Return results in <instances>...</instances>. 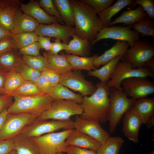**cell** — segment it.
Wrapping results in <instances>:
<instances>
[{"instance_id":"cell-1","label":"cell","mask_w":154,"mask_h":154,"mask_svg":"<svg viewBox=\"0 0 154 154\" xmlns=\"http://www.w3.org/2000/svg\"><path fill=\"white\" fill-rule=\"evenodd\" d=\"M74 13L75 34L91 43L103 28L94 9L83 0H70Z\"/></svg>"},{"instance_id":"cell-2","label":"cell","mask_w":154,"mask_h":154,"mask_svg":"<svg viewBox=\"0 0 154 154\" xmlns=\"http://www.w3.org/2000/svg\"><path fill=\"white\" fill-rule=\"evenodd\" d=\"M95 92L90 96L83 97L80 105L83 110L81 118L105 123L108 121L110 102L109 97L110 87L101 82L95 85Z\"/></svg>"},{"instance_id":"cell-3","label":"cell","mask_w":154,"mask_h":154,"mask_svg":"<svg viewBox=\"0 0 154 154\" xmlns=\"http://www.w3.org/2000/svg\"><path fill=\"white\" fill-rule=\"evenodd\" d=\"M13 97L14 101L7 109L8 114H27L34 115L37 118L50 107L53 101L50 96L45 94Z\"/></svg>"},{"instance_id":"cell-4","label":"cell","mask_w":154,"mask_h":154,"mask_svg":"<svg viewBox=\"0 0 154 154\" xmlns=\"http://www.w3.org/2000/svg\"><path fill=\"white\" fill-rule=\"evenodd\" d=\"M110 105L108 117L110 133L116 130L122 116L133 106L137 100L129 98L122 90L110 87L109 95Z\"/></svg>"},{"instance_id":"cell-5","label":"cell","mask_w":154,"mask_h":154,"mask_svg":"<svg viewBox=\"0 0 154 154\" xmlns=\"http://www.w3.org/2000/svg\"><path fill=\"white\" fill-rule=\"evenodd\" d=\"M72 129L28 138L36 147L40 154H57L66 152L68 146L65 141Z\"/></svg>"},{"instance_id":"cell-6","label":"cell","mask_w":154,"mask_h":154,"mask_svg":"<svg viewBox=\"0 0 154 154\" xmlns=\"http://www.w3.org/2000/svg\"><path fill=\"white\" fill-rule=\"evenodd\" d=\"M83 110L80 104L72 100H53L50 107L38 117L36 120L52 119L65 120L74 115H80Z\"/></svg>"},{"instance_id":"cell-7","label":"cell","mask_w":154,"mask_h":154,"mask_svg":"<svg viewBox=\"0 0 154 154\" xmlns=\"http://www.w3.org/2000/svg\"><path fill=\"white\" fill-rule=\"evenodd\" d=\"M154 56V43L146 39H139L128 48L121 61L129 63L133 68L136 69L142 67Z\"/></svg>"},{"instance_id":"cell-8","label":"cell","mask_w":154,"mask_h":154,"mask_svg":"<svg viewBox=\"0 0 154 154\" xmlns=\"http://www.w3.org/2000/svg\"><path fill=\"white\" fill-rule=\"evenodd\" d=\"M74 128V121L70 119L50 121L35 120L24 127L20 134L30 138L39 136L61 129L65 130Z\"/></svg>"},{"instance_id":"cell-9","label":"cell","mask_w":154,"mask_h":154,"mask_svg":"<svg viewBox=\"0 0 154 154\" xmlns=\"http://www.w3.org/2000/svg\"><path fill=\"white\" fill-rule=\"evenodd\" d=\"M149 77L154 78L152 74L145 67L142 66L136 69L133 68L131 64L125 61H120L116 65L106 83L110 87H114L119 90H122L121 83L123 80L131 77Z\"/></svg>"},{"instance_id":"cell-10","label":"cell","mask_w":154,"mask_h":154,"mask_svg":"<svg viewBox=\"0 0 154 154\" xmlns=\"http://www.w3.org/2000/svg\"><path fill=\"white\" fill-rule=\"evenodd\" d=\"M37 118L27 114L8 113L0 131V140L14 139L24 127L34 121Z\"/></svg>"},{"instance_id":"cell-11","label":"cell","mask_w":154,"mask_h":154,"mask_svg":"<svg viewBox=\"0 0 154 154\" xmlns=\"http://www.w3.org/2000/svg\"><path fill=\"white\" fill-rule=\"evenodd\" d=\"M130 26H114L103 28L97 34L95 39L92 42L93 46L97 42L103 39H112L127 42L132 46L141 37L138 32L131 29Z\"/></svg>"},{"instance_id":"cell-12","label":"cell","mask_w":154,"mask_h":154,"mask_svg":"<svg viewBox=\"0 0 154 154\" xmlns=\"http://www.w3.org/2000/svg\"><path fill=\"white\" fill-rule=\"evenodd\" d=\"M123 91L127 97L137 100L154 93V82L147 77H131L122 80Z\"/></svg>"},{"instance_id":"cell-13","label":"cell","mask_w":154,"mask_h":154,"mask_svg":"<svg viewBox=\"0 0 154 154\" xmlns=\"http://www.w3.org/2000/svg\"><path fill=\"white\" fill-rule=\"evenodd\" d=\"M60 83L79 92L84 97L92 95L97 89L92 82L85 79L81 70L71 71L61 75Z\"/></svg>"},{"instance_id":"cell-14","label":"cell","mask_w":154,"mask_h":154,"mask_svg":"<svg viewBox=\"0 0 154 154\" xmlns=\"http://www.w3.org/2000/svg\"><path fill=\"white\" fill-rule=\"evenodd\" d=\"M74 122V128L93 138L101 144L110 137L109 133L101 127L98 121L88 120L76 116Z\"/></svg>"},{"instance_id":"cell-15","label":"cell","mask_w":154,"mask_h":154,"mask_svg":"<svg viewBox=\"0 0 154 154\" xmlns=\"http://www.w3.org/2000/svg\"><path fill=\"white\" fill-rule=\"evenodd\" d=\"M34 32L38 36L53 37L68 44L69 38L75 34L74 28L55 23L49 25L39 24Z\"/></svg>"},{"instance_id":"cell-16","label":"cell","mask_w":154,"mask_h":154,"mask_svg":"<svg viewBox=\"0 0 154 154\" xmlns=\"http://www.w3.org/2000/svg\"><path fill=\"white\" fill-rule=\"evenodd\" d=\"M122 121V131L124 135L129 140L137 143L139 142L140 129L143 123L141 117L133 107L124 115Z\"/></svg>"},{"instance_id":"cell-17","label":"cell","mask_w":154,"mask_h":154,"mask_svg":"<svg viewBox=\"0 0 154 154\" xmlns=\"http://www.w3.org/2000/svg\"><path fill=\"white\" fill-rule=\"evenodd\" d=\"M20 9L23 13L34 18L39 24L49 25L59 22L56 17L48 14L41 7L38 2L35 1L31 0L26 4L21 3Z\"/></svg>"},{"instance_id":"cell-18","label":"cell","mask_w":154,"mask_h":154,"mask_svg":"<svg viewBox=\"0 0 154 154\" xmlns=\"http://www.w3.org/2000/svg\"><path fill=\"white\" fill-rule=\"evenodd\" d=\"M21 3L19 0H0V24L10 32L13 28L14 16L20 9Z\"/></svg>"},{"instance_id":"cell-19","label":"cell","mask_w":154,"mask_h":154,"mask_svg":"<svg viewBox=\"0 0 154 154\" xmlns=\"http://www.w3.org/2000/svg\"><path fill=\"white\" fill-rule=\"evenodd\" d=\"M65 143L67 146H75L96 151L101 144L95 139L75 129H72Z\"/></svg>"},{"instance_id":"cell-20","label":"cell","mask_w":154,"mask_h":154,"mask_svg":"<svg viewBox=\"0 0 154 154\" xmlns=\"http://www.w3.org/2000/svg\"><path fill=\"white\" fill-rule=\"evenodd\" d=\"M39 24L34 18L23 13L19 9L14 16L13 28L11 32L13 35L34 32Z\"/></svg>"},{"instance_id":"cell-21","label":"cell","mask_w":154,"mask_h":154,"mask_svg":"<svg viewBox=\"0 0 154 154\" xmlns=\"http://www.w3.org/2000/svg\"><path fill=\"white\" fill-rule=\"evenodd\" d=\"M129 46V44L126 41L117 40L111 48L96 59L94 66L98 69L100 66L105 65L118 56L122 57Z\"/></svg>"},{"instance_id":"cell-22","label":"cell","mask_w":154,"mask_h":154,"mask_svg":"<svg viewBox=\"0 0 154 154\" xmlns=\"http://www.w3.org/2000/svg\"><path fill=\"white\" fill-rule=\"evenodd\" d=\"M67 44L65 50L67 54H74L82 57L90 56L92 49L91 42L75 34Z\"/></svg>"},{"instance_id":"cell-23","label":"cell","mask_w":154,"mask_h":154,"mask_svg":"<svg viewBox=\"0 0 154 154\" xmlns=\"http://www.w3.org/2000/svg\"><path fill=\"white\" fill-rule=\"evenodd\" d=\"M147 14L141 6L135 9L126 10L115 20L111 21L108 26L119 23H123L125 26H131L147 17Z\"/></svg>"},{"instance_id":"cell-24","label":"cell","mask_w":154,"mask_h":154,"mask_svg":"<svg viewBox=\"0 0 154 154\" xmlns=\"http://www.w3.org/2000/svg\"><path fill=\"white\" fill-rule=\"evenodd\" d=\"M65 55L74 71L84 70L90 71L97 69L94 64L95 60L99 56L97 54L88 57L69 54H65Z\"/></svg>"},{"instance_id":"cell-25","label":"cell","mask_w":154,"mask_h":154,"mask_svg":"<svg viewBox=\"0 0 154 154\" xmlns=\"http://www.w3.org/2000/svg\"><path fill=\"white\" fill-rule=\"evenodd\" d=\"M141 117L142 123L146 124L154 117V98H144L137 100L133 107Z\"/></svg>"},{"instance_id":"cell-26","label":"cell","mask_w":154,"mask_h":154,"mask_svg":"<svg viewBox=\"0 0 154 154\" xmlns=\"http://www.w3.org/2000/svg\"><path fill=\"white\" fill-rule=\"evenodd\" d=\"M134 0H117L113 5L99 13L98 14L103 28L108 26L112 18L122 9L132 4Z\"/></svg>"},{"instance_id":"cell-27","label":"cell","mask_w":154,"mask_h":154,"mask_svg":"<svg viewBox=\"0 0 154 154\" xmlns=\"http://www.w3.org/2000/svg\"><path fill=\"white\" fill-rule=\"evenodd\" d=\"M44 56L47 58L50 69L60 75L72 71V68L67 61L63 52L60 54L52 55L48 52H44Z\"/></svg>"},{"instance_id":"cell-28","label":"cell","mask_w":154,"mask_h":154,"mask_svg":"<svg viewBox=\"0 0 154 154\" xmlns=\"http://www.w3.org/2000/svg\"><path fill=\"white\" fill-rule=\"evenodd\" d=\"M18 49L12 50L0 55V68L8 72L16 69L24 62L22 55Z\"/></svg>"},{"instance_id":"cell-29","label":"cell","mask_w":154,"mask_h":154,"mask_svg":"<svg viewBox=\"0 0 154 154\" xmlns=\"http://www.w3.org/2000/svg\"><path fill=\"white\" fill-rule=\"evenodd\" d=\"M48 95L53 100H72L80 104L83 100V96L81 95L74 93L60 83L53 87Z\"/></svg>"},{"instance_id":"cell-30","label":"cell","mask_w":154,"mask_h":154,"mask_svg":"<svg viewBox=\"0 0 154 154\" xmlns=\"http://www.w3.org/2000/svg\"><path fill=\"white\" fill-rule=\"evenodd\" d=\"M52 1L65 25L71 27L74 26V11L70 0H53Z\"/></svg>"},{"instance_id":"cell-31","label":"cell","mask_w":154,"mask_h":154,"mask_svg":"<svg viewBox=\"0 0 154 154\" xmlns=\"http://www.w3.org/2000/svg\"><path fill=\"white\" fill-rule=\"evenodd\" d=\"M13 150L17 154H40L29 138L20 134L13 139Z\"/></svg>"},{"instance_id":"cell-32","label":"cell","mask_w":154,"mask_h":154,"mask_svg":"<svg viewBox=\"0 0 154 154\" xmlns=\"http://www.w3.org/2000/svg\"><path fill=\"white\" fill-rule=\"evenodd\" d=\"M121 58L120 56H118L101 68L88 71V75L96 77L98 78L101 82L106 83L110 80L111 75L118 63L121 61Z\"/></svg>"},{"instance_id":"cell-33","label":"cell","mask_w":154,"mask_h":154,"mask_svg":"<svg viewBox=\"0 0 154 154\" xmlns=\"http://www.w3.org/2000/svg\"><path fill=\"white\" fill-rule=\"evenodd\" d=\"M125 141L120 136L110 137L101 144L96 151L97 154H118Z\"/></svg>"},{"instance_id":"cell-34","label":"cell","mask_w":154,"mask_h":154,"mask_svg":"<svg viewBox=\"0 0 154 154\" xmlns=\"http://www.w3.org/2000/svg\"><path fill=\"white\" fill-rule=\"evenodd\" d=\"M25 81L16 69L8 72L4 85L5 94L9 95L19 88Z\"/></svg>"},{"instance_id":"cell-35","label":"cell","mask_w":154,"mask_h":154,"mask_svg":"<svg viewBox=\"0 0 154 154\" xmlns=\"http://www.w3.org/2000/svg\"><path fill=\"white\" fill-rule=\"evenodd\" d=\"M43 94H45L39 90L35 82L25 80L19 88L9 95L13 97L14 96L27 97Z\"/></svg>"},{"instance_id":"cell-36","label":"cell","mask_w":154,"mask_h":154,"mask_svg":"<svg viewBox=\"0 0 154 154\" xmlns=\"http://www.w3.org/2000/svg\"><path fill=\"white\" fill-rule=\"evenodd\" d=\"M25 63L31 68L42 72L47 69H50V65L46 57L40 55L33 56L22 55Z\"/></svg>"},{"instance_id":"cell-37","label":"cell","mask_w":154,"mask_h":154,"mask_svg":"<svg viewBox=\"0 0 154 154\" xmlns=\"http://www.w3.org/2000/svg\"><path fill=\"white\" fill-rule=\"evenodd\" d=\"M38 36L34 32L23 33L12 35L13 42L18 49L38 42Z\"/></svg>"},{"instance_id":"cell-38","label":"cell","mask_w":154,"mask_h":154,"mask_svg":"<svg viewBox=\"0 0 154 154\" xmlns=\"http://www.w3.org/2000/svg\"><path fill=\"white\" fill-rule=\"evenodd\" d=\"M130 26L139 32L141 36L154 37V22L147 17Z\"/></svg>"},{"instance_id":"cell-39","label":"cell","mask_w":154,"mask_h":154,"mask_svg":"<svg viewBox=\"0 0 154 154\" xmlns=\"http://www.w3.org/2000/svg\"><path fill=\"white\" fill-rule=\"evenodd\" d=\"M16 70L27 81L36 82L41 75V72L27 65L24 61Z\"/></svg>"},{"instance_id":"cell-40","label":"cell","mask_w":154,"mask_h":154,"mask_svg":"<svg viewBox=\"0 0 154 154\" xmlns=\"http://www.w3.org/2000/svg\"><path fill=\"white\" fill-rule=\"evenodd\" d=\"M41 7L49 15L56 17L62 25L64 24L52 0H40L38 2Z\"/></svg>"},{"instance_id":"cell-41","label":"cell","mask_w":154,"mask_h":154,"mask_svg":"<svg viewBox=\"0 0 154 154\" xmlns=\"http://www.w3.org/2000/svg\"><path fill=\"white\" fill-rule=\"evenodd\" d=\"M138 5L143 7L150 19H154V0H135L133 3L129 6L130 9H132Z\"/></svg>"},{"instance_id":"cell-42","label":"cell","mask_w":154,"mask_h":154,"mask_svg":"<svg viewBox=\"0 0 154 154\" xmlns=\"http://www.w3.org/2000/svg\"><path fill=\"white\" fill-rule=\"evenodd\" d=\"M92 6L98 14L112 5L114 0H83Z\"/></svg>"},{"instance_id":"cell-43","label":"cell","mask_w":154,"mask_h":154,"mask_svg":"<svg viewBox=\"0 0 154 154\" xmlns=\"http://www.w3.org/2000/svg\"><path fill=\"white\" fill-rule=\"evenodd\" d=\"M40 48L38 42H36L19 49V51L22 55L35 56L40 55Z\"/></svg>"},{"instance_id":"cell-44","label":"cell","mask_w":154,"mask_h":154,"mask_svg":"<svg viewBox=\"0 0 154 154\" xmlns=\"http://www.w3.org/2000/svg\"><path fill=\"white\" fill-rule=\"evenodd\" d=\"M12 36H7L0 39V55L12 50L18 49L13 42Z\"/></svg>"},{"instance_id":"cell-45","label":"cell","mask_w":154,"mask_h":154,"mask_svg":"<svg viewBox=\"0 0 154 154\" xmlns=\"http://www.w3.org/2000/svg\"><path fill=\"white\" fill-rule=\"evenodd\" d=\"M51 85L54 87L60 83L61 75L50 69H47L41 72Z\"/></svg>"},{"instance_id":"cell-46","label":"cell","mask_w":154,"mask_h":154,"mask_svg":"<svg viewBox=\"0 0 154 154\" xmlns=\"http://www.w3.org/2000/svg\"><path fill=\"white\" fill-rule=\"evenodd\" d=\"M35 82L38 88L41 92L48 95L50 94L53 87L42 74Z\"/></svg>"},{"instance_id":"cell-47","label":"cell","mask_w":154,"mask_h":154,"mask_svg":"<svg viewBox=\"0 0 154 154\" xmlns=\"http://www.w3.org/2000/svg\"><path fill=\"white\" fill-rule=\"evenodd\" d=\"M66 152L67 154H97L96 151L72 145L67 146Z\"/></svg>"},{"instance_id":"cell-48","label":"cell","mask_w":154,"mask_h":154,"mask_svg":"<svg viewBox=\"0 0 154 154\" xmlns=\"http://www.w3.org/2000/svg\"><path fill=\"white\" fill-rule=\"evenodd\" d=\"M67 46V44L61 42L60 40L56 39L54 40V42L52 43L50 49L48 52L52 55L57 54L61 50H65Z\"/></svg>"},{"instance_id":"cell-49","label":"cell","mask_w":154,"mask_h":154,"mask_svg":"<svg viewBox=\"0 0 154 154\" xmlns=\"http://www.w3.org/2000/svg\"><path fill=\"white\" fill-rule=\"evenodd\" d=\"M13 147V139L0 140V154H8Z\"/></svg>"},{"instance_id":"cell-50","label":"cell","mask_w":154,"mask_h":154,"mask_svg":"<svg viewBox=\"0 0 154 154\" xmlns=\"http://www.w3.org/2000/svg\"><path fill=\"white\" fill-rule=\"evenodd\" d=\"M12 98L8 95L0 94V113L12 104Z\"/></svg>"},{"instance_id":"cell-51","label":"cell","mask_w":154,"mask_h":154,"mask_svg":"<svg viewBox=\"0 0 154 154\" xmlns=\"http://www.w3.org/2000/svg\"><path fill=\"white\" fill-rule=\"evenodd\" d=\"M51 39L50 37H47L38 36V42L40 48L46 51H49L52 44V43L50 41Z\"/></svg>"},{"instance_id":"cell-52","label":"cell","mask_w":154,"mask_h":154,"mask_svg":"<svg viewBox=\"0 0 154 154\" xmlns=\"http://www.w3.org/2000/svg\"><path fill=\"white\" fill-rule=\"evenodd\" d=\"M7 72L0 68V94H5L4 85Z\"/></svg>"},{"instance_id":"cell-53","label":"cell","mask_w":154,"mask_h":154,"mask_svg":"<svg viewBox=\"0 0 154 154\" xmlns=\"http://www.w3.org/2000/svg\"><path fill=\"white\" fill-rule=\"evenodd\" d=\"M143 66L146 68L152 74L154 75V57L145 62Z\"/></svg>"},{"instance_id":"cell-54","label":"cell","mask_w":154,"mask_h":154,"mask_svg":"<svg viewBox=\"0 0 154 154\" xmlns=\"http://www.w3.org/2000/svg\"><path fill=\"white\" fill-rule=\"evenodd\" d=\"M12 35L11 32L0 24V39L7 36Z\"/></svg>"},{"instance_id":"cell-55","label":"cell","mask_w":154,"mask_h":154,"mask_svg":"<svg viewBox=\"0 0 154 154\" xmlns=\"http://www.w3.org/2000/svg\"><path fill=\"white\" fill-rule=\"evenodd\" d=\"M8 114L7 109L4 110L0 113V131Z\"/></svg>"},{"instance_id":"cell-56","label":"cell","mask_w":154,"mask_h":154,"mask_svg":"<svg viewBox=\"0 0 154 154\" xmlns=\"http://www.w3.org/2000/svg\"><path fill=\"white\" fill-rule=\"evenodd\" d=\"M154 124V117H151L145 124L148 129L152 128Z\"/></svg>"},{"instance_id":"cell-57","label":"cell","mask_w":154,"mask_h":154,"mask_svg":"<svg viewBox=\"0 0 154 154\" xmlns=\"http://www.w3.org/2000/svg\"><path fill=\"white\" fill-rule=\"evenodd\" d=\"M8 154H17V153L15 150H13Z\"/></svg>"},{"instance_id":"cell-58","label":"cell","mask_w":154,"mask_h":154,"mask_svg":"<svg viewBox=\"0 0 154 154\" xmlns=\"http://www.w3.org/2000/svg\"><path fill=\"white\" fill-rule=\"evenodd\" d=\"M149 154H154V151H153L152 152L150 153Z\"/></svg>"},{"instance_id":"cell-59","label":"cell","mask_w":154,"mask_h":154,"mask_svg":"<svg viewBox=\"0 0 154 154\" xmlns=\"http://www.w3.org/2000/svg\"><path fill=\"white\" fill-rule=\"evenodd\" d=\"M57 154H63V153H58Z\"/></svg>"},{"instance_id":"cell-60","label":"cell","mask_w":154,"mask_h":154,"mask_svg":"<svg viewBox=\"0 0 154 154\" xmlns=\"http://www.w3.org/2000/svg\"><path fill=\"white\" fill-rule=\"evenodd\" d=\"M1 5H0V10H1Z\"/></svg>"}]
</instances>
